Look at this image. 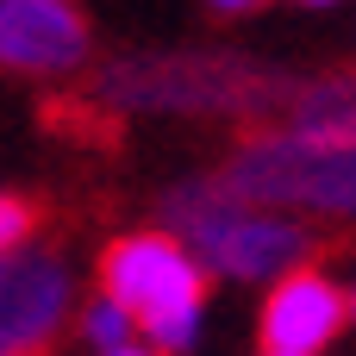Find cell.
Listing matches in <instances>:
<instances>
[{"label": "cell", "mask_w": 356, "mask_h": 356, "mask_svg": "<svg viewBox=\"0 0 356 356\" xmlns=\"http://www.w3.org/2000/svg\"><path fill=\"white\" fill-rule=\"evenodd\" d=\"M163 213H169V238H181V250L207 275H225V282L275 288L282 275L307 269V257H313L307 219L250 207L225 181H181Z\"/></svg>", "instance_id": "6da1fadb"}, {"label": "cell", "mask_w": 356, "mask_h": 356, "mask_svg": "<svg viewBox=\"0 0 356 356\" xmlns=\"http://www.w3.org/2000/svg\"><path fill=\"white\" fill-rule=\"evenodd\" d=\"M100 294L119 300L156 350H188L207 319V269L169 232H131L100 257Z\"/></svg>", "instance_id": "7a4b0ae2"}, {"label": "cell", "mask_w": 356, "mask_h": 356, "mask_svg": "<svg viewBox=\"0 0 356 356\" xmlns=\"http://www.w3.org/2000/svg\"><path fill=\"white\" fill-rule=\"evenodd\" d=\"M219 181L238 200L275 207V213H294V219L300 213L356 219V144H313V138H294V131H263V138L232 150Z\"/></svg>", "instance_id": "3957f363"}, {"label": "cell", "mask_w": 356, "mask_h": 356, "mask_svg": "<svg viewBox=\"0 0 356 356\" xmlns=\"http://www.w3.org/2000/svg\"><path fill=\"white\" fill-rule=\"evenodd\" d=\"M100 94L150 113H263L294 100L282 75L232 56H138L100 75Z\"/></svg>", "instance_id": "277c9868"}, {"label": "cell", "mask_w": 356, "mask_h": 356, "mask_svg": "<svg viewBox=\"0 0 356 356\" xmlns=\"http://www.w3.org/2000/svg\"><path fill=\"white\" fill-rule=\"evenodd\" d=\"M350 325V288L325 269H294L263 300V356H325Z\"/></svg>", "instance_id": "5b68a950"}, {"label": "cell", "mask_w": 356, "mask_h": 356, "mask_svg": "<svg viewBox=\"0 0 356 356\" xmlns=\"http://www.w3.org/2000/svg\"><path fill=\"white\" fill-rule=\"evenodd\" d=\"M69 319V269L50 250L0 257V356H38Z\"/></svg>", "instance_id": "8992f818"}, {"label": "cell", "mask_w": 356, "mask_h": 356, "mask_svg": "<svg viewBox=\"0 0 356 356\" xmlns=\"http://www.w3.org/2000/svg\"><path fill=\"white\" fill-rule=\"evenodd\" d=\"M88 56V25L75 0H0V69L69 75Z\"/></svg>", "instance_id": "52a82bcc"}, {"label": "cell", "mask_w": 356, "mask_h": 356, "mask_svg": "<svg viewBox=\"0 0 356 356\" xmlns=\"http://www.w3.org/2000/svg\"><path fill=\"white\" fill-rule=\"evenodd\" d=\"M282 131L313 138V144H356V75L294 88V100H288V125H282Z\"/></svg>", "instance_id": "ba28073f"}, {"label": "cell", "mask_w": 356, "mask_h": 356, "mask_svg": "<svg viewBox=\"0 0 356 356\" xmlns=\"http://www.w3.org/2000/svg\"><path fill=\"white\" fill-rule=\"evenodd\" d=\"M131 332H138V319H131L119 300H106V294H100V300H88V307H81V338H88V344H100V356H106V350H125V344H131Z\"/></svg>", "instance_id": "9c48e42d"}, {"label": "cell", "mask_w": 356, "mask_h": 356, "mask_svg": "<svg viewBox=\"0 0 356 356\" xmlns=\"http://www.w3.org/2000/svg\"><path fill=\"white\" fill-rule=\"evenodd\" d=\"M38 232V207L19 200V194H0V257L25 250V238Z\"/></svg>", "instance_id": "30bf717a"}, {"label": "cell", "mask_w": 356, "mask_h": 356, "mask_svg": "<svg viewBox=\"0 0 356 356\" xmlns=\"http://www.w3.org/2000/svg\"><path fill=\"white\" fill-rule=\"evenodd\" d=\"M250 6H263V0H213V13H250Z\"/></svg>", "instance_id": "8fae6325"}, {"label": "cell", "mask_w": 356, "mask_h": 356, "mask_svg": "<svg viewBox=\"0 0 356 356\" xmlns=\"http://www.w3.org/2000/svg\"><path fill=\"white\" fill-rule=\"evenodd\" d=\"M106 356H163V350H144V344H125V350H106Z\"/></svg>", "instance_id": "7c38bea8"}, {"label": "cell", "mask_w": 356, "mask_h": 356, "mask_svg": "<svg viewBox=\"0 0 356 356\" xmlns=\"http://www.w3.org/2000/svg\"><path fill=\"white\" fill-rule=\"evenodd\" d=\"M307 6H338V0H307Z\"/></svg>", "instance_id": "4fadbf2b"}, {"label": "cell", "mask_w": 356, "mask_h": 356, "mask_svg": "<svg viewBox=\"0 0 356 356\" xmlns=\"http://www.w3.org/2000/svg\"><path fill=\"white\" fill-rule=\"evenodd\" d=\"M350 319H356V294H350Z\"/></svg>", "instance_id": "5bb4252c"}]
</instances>
